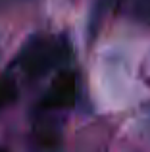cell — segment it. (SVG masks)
<instances>
[{"label":"cell","mask_w":150,"mask_h":152,"mask_svg":"<svg viewBox=\"0 0 150 152\" xmlns=\"http://www.w3.org/2000/svg\"><path fill=\"white\" fill-rule=\"evenodd\" d=\"M52 96L56 106H64L66 102H71L77 96V79L68 75L62 81H56L52 87Z\"/></svg>","instance_id":"1"},{"label":"cell","mask_w":150,"mask_h":152,"mask_svg":"<svg viewBox=\"0 0 150 152\" xmlns=\"http://www.w3.org/2000/svg\"><path fill=\"white\" fill-rule=\"evenodd\" d=\"M12 98H14V91H12V87H2V83H0V104L4 102H10Z\"/></svg>","instance_id":"2"}]
</instances>
